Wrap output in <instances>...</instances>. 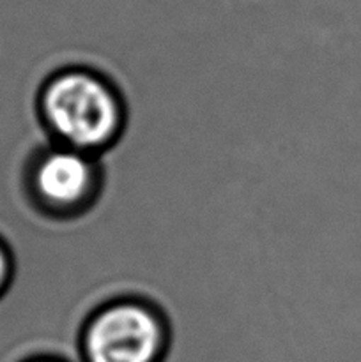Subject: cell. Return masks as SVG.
<instances>
[{"mask_svg": "<svg viewBox=\"0 0 361 362\" xmlns=\"http://www.w3.org/2000/svg\"><path fill=\"white\" fill-rule=\"evenodd\" d=\"M39 113L57 145L91 156L119 140L126 120L115 87L85 67L52 74L39 94Z\"/></svg>", "mask_w": 361, "mask_h": 362, "instance_id": "6da1fadb", "label": "cell"}, {"mask_svg": "<svg viewBox=\"0 0 361 362\" xmlns=\"http://www.w3.org/2000/svg\"><path fill=\"white\" fill-rule=\"evenodd\" d=\"M168 325L140 299H115L96 310L80 331L81 362H163Z\"/></svg>", "mask_w": 361, "mask_h": 362, "instance_id": "7a4b0ae2", "label": "cell"}, {"mask_svg": "<svg viewBox=\"0 0 361 362\" xmlns=\"http://www.w3.org/2000/svg\"><path fill=\"white\" fill-rule=\"evenodd\" d=\"M28 182L42 211L66 218L80 214L98 197L96 156L55 144L34 159Z\"/></svg>", "mask_w": 361, "mask_h": 362, "instance_id": "3957f363", "label": "cell"}, {"mask_svg": "<svg viewBox=\"0 0 361 362\" xmlns=\"http://www.w3.org/2000/svg\"><path fill=\"white\" fill-rule=\"evenodd\" d=\"M9 276H11L9 255H7L6 247L0 244V292H2V288L7 285V281H9Z\"/></svg>", "mask_w": 361, "mask_h": 362, "instance_id": "277c9868", "label": "cell"}, {"mask_svg": "<svg viewBox=\"0 0 361 362\" xmlns=\"http://www.w3.org/2000/svg\"><path fill=\"white\" fill-rule=\"evenodd\" d=\"M25 362H66V361L53 356H38V357H30V359H27Z\"/></svg>", "mask_w": 361, "mask_h": 362, "instance_id": "5b68a950", "label": "cell"}]
</instances>
